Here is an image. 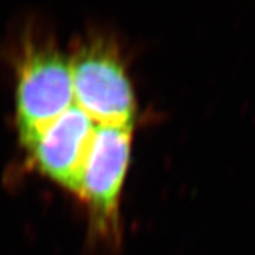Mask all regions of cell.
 <instances>
[{
	"instance_id": "cell-1",
	"label": "cell",
	"mask_w": 255,
	"mask_h": 255,
	"mask_svg": "<svg viewBox=\"0 0 255 255\" xmlns=\"http://www.w3.org/2000/svg\"><path fill=\"white\" fill-rule=\"evenodd\" d=\"M68 58L74 105L100 127L135 128L136 97L114 40L88 36Z\"/></svg>"
},
{
	"instance_id": "cell-2",
	"label": "cell",
	"mask_w": 255,
	"mask_h": 255,
	"mask_svg": "<svg viewBox=\"0 0 255 255\" xmlns=\"http://www.w3.org/2000/svg\"><path fill=\"white\" fill-rule=\"evenodd\" d=\"M16 68V119L26 147L73 107V81L70 58L46 43L23 47Z\"/></svg>"
},
{
	"instance_id": "cell-3",
	"label": "cell",
	"mask_w": 255,
	"mask_h": 255,
	"mask_svg": "<svg viewBox=\"0 0 255 255\" xmlns=\"http://www.w3.org/2000/svg\"><path fill=\"white\" fill-rule=\"evenodd\" d=\"M133 129L97 127L77 190L88 209L91 231L110 244L121 240L119 199L130 160Z\"/></svg>"
},
{
	"instance_id": "cell-4",
	"label": "cell",
	"mask_w": 255,
	"mask_h": 255,
	"mask_svg": "<svg viewBox=\"0 0 255 255\" xmlns=\"http://www.w3.org/2000/svg\"><path fill=\"white\" fill-rule=\"evenodd\" d=\"M97 124L73 105L38 133L26 149L46 177L77 194Z\"/></svg>"
}]
</instances>
